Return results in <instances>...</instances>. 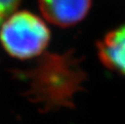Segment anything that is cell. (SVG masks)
<instances>
[{
    "instance_id": "7a4b0ae2",
    "label": "cell",
    "mask_w": 125,
    "mask_h": 124,
    "mask_svg": "<svg viewBox=\"0 0 125 124\" xmlns=\"http://www.w3.org/2000/svg\"><path fill=\"white\" fill-rule=\"evenodd\" d=\"M50 31L37 16L20 11L11 14L0 28V41L12 57L30 59L38 56L47 47Z\"/></svg>"
},
{
    "instance_id": "5b68a950",
    "label": "cell",
    "mask_w": 125,
    "mask_h": 124,
    "mask_svg": "<svg viewBox=\"0 0 125 124\" xmlns=\"http://www.w3.org/2000/svg\"><path fill=\"white\" fill-rule=\"evenodd\" d=\"M21 0H0V27L4 21L15 11Z\"/></svg>"
},
{
    "instance_id": "277c9868",
    "label": "cell",
    "mask_w": 125,
    "mask_h": 124,
    "mask_svg": "<svg viewBox=\"0 0 125 124\" xmlns=\"http://www.w3.org/2000/svg\"><path fill=\"white\" fill-rule=\"evenodd\" d=\"M98 54L104 66L125 75V24L107 33L98 43Z\"/></svg>"
},
{
    "instance_id": "6da1fadb",
    "label": "cell",
    "mask_w": 125,
    "mask_h": 124,
    "mask_svg": "<svg viewBox=\"0 0 125 124\" xmlns=\"http://www.w3.org/2000/svg\"><path fill=\"white\" fill-rule=\"evenodd\" d=\"M71 57H45L26 73V95L42 110H51L73 105L74 94L81 89L84 73Z\"/></svg>"
},
{
    "instance_id": "3957f363",
    "label": "cell",
    "mask_w": 125,
    "mask_h": 124,
    "mask_svg": "<svg viewBox=\"0 0 125 124\" xmlns=\"http://www.w3.org/2000/svg\"><path fill=\"white\" fill-rule=\"evenodd\" d=\"M91 4L92 0H38L43 17L61 27L71 26L82 21Z\"/></svg>"
}]
</instances>
